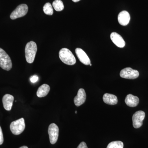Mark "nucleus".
Here are the masks:
<instances>
[{
    "mask_svg": "<svg viewBox=\"0 0 148 148\" xmlns=\"http://www.w3.org/2000/svg\"><path fill=\"white\" fill-rule=\"evenodd\" d=\"M75 51L78 58L81 63L85 65H90V59L84 51L79 48H77Z\"/></svg>",
    "mask_w": 148,
    "mask_h": 148,
    "instance_id": "obj_9",
    "label": "nucleus"
},
{
    "mask_svg": "<svg viewBox=\"0 0 148 148\" xmlns=\"http://www.w3.org/2000/svg\"><path fill=\"white\" fill-rule=\"evenodd\" d=\"M80 1V0H72L74 2H77L79 1Z\"/></svg>",
    "mask_w": 148,
    "mask_h": 148,
    "instance_id": "obj_23",
    "label": "nucleus"
},
{
    "mask_svg": "<svg viewBox=\"0 0 148 148\" xmlns=\"http://www.w3.org/2000/svg\"><path fill=\"white\" fill-rule=\"evenodd\" d=\"M19 148H28V147H27V146H22V147H21Z\"/></svg>",
    "mask_w": 148,
    "mask_h": 148,
    "instance_id": "obj_24",
    "label": "nucleus"
},
{
    "mask_svg": "<svg viewBox=\"0 0 148 148\" xmlns=\"http://www.w3.org/2000/svg\"><path fill=\"white\" fill-rule=\"evenodd\" d=\"M43 10L44 13L47 15H52L53 14V8L50 3H46L44 6Z\"/></svg>",
    "mask_w": 148,
    "mask_h": 148,
    "instance_id": "obj_18",
    "label": "nucleus"
},
{
    "mask_svg": "<svg viewBox=\"0 0 148 148\" xmlns=\"http://www.w3.org/2000/svg\"><path fill=\"white\" fill-rule=\"evenodd\" d=\"M14 98L10 94H5L3 98V103L4 108L7 111H10L12 109Z\"/></svg>",
    "mask_w": 148,
    "mask_h": 148,
    "instance_id": "obj_13",
    "label": "nucleus"
},
{
    "mask_svg": "<svg viewBox=\"0 0 148 148\" xmlns=\"http://www.w3.org/2000/svg\"><path fill=\"white\" fill-rule=\"evenodd\" d=\"M25 128V121L23 118L12 122L10 124L11 131L14 135H20L24 131Z\"/></svg>",
    "mask_w": 148,
    "mask_h": 148,
    "instance_id": "obj_4",
    "label": "nucleus"
},
{
    "mask_svg": "<svg viewBox=\"0 0 148 148\" xmlns=\"http://www.w3.org/2000/svg\"><path fill=\"white\" fill-rule=\"evenodd\" d=\"M49 135L51 144L54 145L58 140L59 135V128L55 123H51L48 128Z\"/></svg>",
    "mask_w": 148,
    "mask_h": 148,
    "instance_id": "obj_6",
    "label": "nucleus"
},
{
    "mask_svg": "<svg viewBox=\"0 0 148 148\" xmlns=\"http://www.w3.org/2000/svg\"><path fill=\"white\" fill-rule=\"evenodd\" d=\"M110 38L113 42L118 47L123 48L125 46V42L122 37L116 32H113L111 34Z\"/></svg>",
    "mask_w": 148,
    "mask_h": 148,
    "instance_id": "obj_11",
    "label": "nucleus"
},
{
    "mask_svg": "<svg viewBox=\"0 0 148 148\" xmlns=\"http://www.w3.org/2000/svg\"><path fill=\"white\" fill-rule=\"evenodd\" d=\"M60 60L64 64L72 66L75 64L76 60L73 53L67 48H62L59 52Z\"/></svg>",
    "mask_w": 148,
    "mask_h": 148,
    "instance_id": "obj_1",
    "label": "nucleus"
},
{
    "mask_svg": "<svg viewBox=\"0 0 148 148\" xmlns=\"http://www.w3.org/2000/svg\"><path fill=\"white\" fill-rule=\"evenodd\" d=\"M145 116V114L143 111H137L133 114L132 117L133 127L135 128H138L142 126L143 121Z\"/></svg>",
    "mask_w": 148,
    "mask_h": 148,
    "instance_id": "obj_8",
    "label": "nucleus"
},
{
    "mask_svg": "<svg viewBox=\"0 0 148 148\" xmlns=\"http://www.w3.org/2000/svg\"><path fill=\"white\" fill-rule=\"evenodd\" d=\"M52 5L56 11H61L64 8V4L61 0H55L53 2Z\"/></svg>",
    "mask_w": 148,
    "mask_h": 148,
    "instance_id": "obj_17",
    "label": "nucleus"
},
{
    "mask_svg": "<svg viewBox=\"0 0 148 148\" xmlns=\"http://www.w3.org/2000/svg\"><path fill=\"white\" fill-rule=\"evenodd\" d=\"M77 148H88L87 145H86V143L84 142H82L79 145Z\"/></svg>",
    "mask_w": 148,
    "mask_h": 148,
    "instance_id": "obj_22",
    "label": "nucleus"
},
{
    "mask_svg": "<svg viewBox=\"0 0 148 148\" xmlns=\"http://www.w3.org/2000/svg\"><path fill=\"white\" fill-rule=\"evenodd\" d=\"M130 16L129 13L126 11H123L120 12L118 16L119 23L122 26H125L129 24Z\"/></svg>",
    "mask_w": 148,
    "mask_h": 148,
    "instance_id": "obj_12",
    "label": "nucleus"
},
{
    "mask_svg": "<svg viewBox=\"0 0 148 148\" xmlns=\"http://www.w3.org/2000/svg\"><path fill=\"white\" fill-rule=\"evenodd\" d=\"M103 101L106 104L110 105H116L118 103L117 98L116 95L108 93L103 95Z\"/></svg>",
    "mask_w": 148,
    "mask_h": 148,
    "instance_id": "obj_15",
    "label": "nucleus"
},
{
    "mask_svg": "<svg viewBox=\"0 0 148 148\" xmlns=\"http://www.w3.org/2000/svg\"><path fill=\"white\" fill-rule=\"evenodd\" d=\"M28 11V7L27 5L24 4L20 5L11 14V19L14 20L16 18L23 17L27 14Z\"/></svg>",
    "mask_w": 148,
    "mask_h": 148,
    "instance_id": "obj_5",
    "label": "nucleus"
},
{
    "mask_svg": "<svg viewBox=\"0 0 148 148\" xmlns=\"http://www.w3.org/2000/svg\"><path fill=\"white\" fill-rule=\"evenodd\" d=\"M38 80V76L35 75L33 76L30 78V81L32 83H35L37 82Z\"/></svg>",
    "mask_w": 148,
    "mask_h": 148,
    "instance_id": "obj_21",
    "label": "nucleus"
},
{
    "mask_svg": "<svg viewBox=\"0 0 148 148\" xmlns=\"http://www.w3.org/2000/svg\"><path fill=\"white\" fill-rule=\"evenodd\" d=\"M37 51V46L34 42L31 41L27 44L25 47V57L29 64L34 62Z\"/></svg>",
    "mask_w": 148,
    "mask_h": 148,
    "instance_id": "obj_2",
    "label": "nucleus"
},
{
    "mask_svg": "<svg viewBox=\"0 0 148 148\" xmlns=\"http://www.w3.org/2000/svg\"><path fill=\"white\" fill-rule=\"evenodd\" d=\"M50 90V87L48 84H44L41 86L37 92V95L39 98L45 97L48 94Z\"/></svg>",
    "mask_w": 148,
    "mask_h": 148,
    "instance_id": "obj_16",
    "label": "nucleus"
},
{
    "mask_svg": "<svg viewBox=\"0 0 148 148\" xmlns=\"http://www.w3.org/2000/svg\"><path fill=\"white\" fill-rule=\"evenodd\" d=\"M123 144L120 141H114L109 143L107 148H123Z\"/></svg>",
    "mask_w": 148,
    "mask_h": 148,
    "instance_id": "obj_19",
    "label": "nucleus"
},
{
    "mask_svg": "<svg viewBox=\"0 0 148 148\" xmlns=\"http://www.w3.org/2000/svg\"><path fill=\"white\" fill-rule=\"evenodd\" d=\"M75 114H77V111H76L75 112Z\"/></svg>",
    "mask_w": 148,
    "mask_h": 148,
    "instance_id": "obj_25",
    "label": "nucleus"
},
{
    "mask_svg": "<svg viewBox=\"0 0 148 148\" xmlns=\"http://www.w3.org/2000/svg\"><path fill=\"white\" fill-rule=\"evenodd\" d=\"M3 136L2 130L0 126V145H2L3 143Z\"/></svg>",
    "mask_w": 148,
    "mask_h": 148,
    "instance_id": "obj_20",
    "label": "nucleus"
},
{
    "mask_svg": "<svg viewBox=\"0 0 148 148\" xmlns=\"http://www.w3.org/2000/svg\"><path fill=\"white\" fill-rule=\"evenodd\" d=\"M90 65V66H92V65H91V64H90V65Z\"/></svg>",
    "mask_w": 148,
    "mask_h": 148,
    "instance_id": "obj_26",
    "label": "nucleus"
},
{
    "mask_svg": "<svg viewBox=\"0 0 148 148\" xmlns=\"http://www.w3.org/2000/svg\"><path fill=\"white\" fill-rule=\"evenodd\" d=\"M12 62L10 56L2 49L0 48V67L5 71H10Z\"/></svg>",
    "mask_w": 148,
    "mask_h": 148,
    "instance_id": "obj_3",
    "label": "nucleus"
},
{
    "mask_svg": "<svg viewBox=\"0 0 148 148\" xmlns=\"http://www.w3.org/2000/svg\"><path fill=\"white\" fill-rule=\"evenodd\" d=\"M125 102L129 107H135L139 104V99L137 96L130 94L126 96Z\"/></svg>",
    "mask_w": 148,
    "mask_h": 148,
    "instance_id": "obj_14",
    "label": "nucleus"
},
{
    "mask_svg": "<svg viewBox=\"0 0 148 148\" xmlns=\"http://www.w3.org/2000/svg\"><path fill=\"white\" fill-rule=\"evenodd\" d=\"M120 75L123 78L134 79L139 76V73L137 70H133L130 68H126L122 70Z\"/></svg>",
    "mask_w": 148,
    "mask_h": 148,
    "instance_id": "obj_7",
    "label": "nucleus"
},
{
    "mask_svg": "<svg viewBox=\"0 0 148 148\" xmlns=\"http://www.w3.org/2000/svg\"><path fill=\"white\" fill-rule=\"evenodd\" d=\"M86 100V93L83 88H80L78 91L77 94L74 99V103L77 107L82 105Z\"/></svg>",
    "mask_w": 148,
    "mask_h": 148,
    "instance_id": "obj_10",
    "label": "nucleus"
}]
</instances>
